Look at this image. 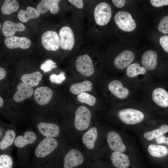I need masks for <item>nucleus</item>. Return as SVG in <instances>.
<instances>
[{"label":"nucleus","instance_id":"obj_1","mask_svg":"<svg viewBox=\"0 0 168 168\" xmlns=\"http://www.w3.org/2000/svg\"><path fill=\"white\" fill-rule=\"evenodd\" d=\"M103 86L102 94L106 102L116 104L140 98L138 91L122 76H110L105 78Z\"/></svg>","mask_w":168,"mask_h":168},{"label":"nucleus","instance_id":"obj_2","mask_svg":"<svg viewBox=\"0 0 168 168\" xmlns=\"http://www.w3.org/2000/svg\"><path fill=\"white\" fill-rule=\"evenodd\" d=\"M97 53L83 51L78 54L75 62L76 74L89 79L97 76L102 68V63L97 62L100 60Z\"/></svg>","mask_w":168,"mask_h":168},{"label":"nucleus","instance_id":"obj_3","mask_svg":"<svg viewBox=\"0 0 168 168\" xmlns=\"http://www.w3.org/2000/svg\"><path fill=\"white\" fill-rule=\"evenodd\" d=\"M122 76L138 91L143 86L154 80L145 68L137 63H132L129 65Z\"/></svg>","mask_w":168,"mask_h":168},{"label":"nucleus","instance_id":"obj_4","mask_svg":"<svg viewBox=\"0 0 168 168\" xmlns=\"http://www.w3.org/2000/svg\"><path fill=\"white\" fill-rule=\"evenodd\" d=\"M92 10L91 24L96 30L101 31L110 21L112 14L111 7L106 2H100L95 4Z\"/></svg>","mask_w":168,"mask_h":168},{"label":"nucleus","instance_id":"obj_5","mask_svg":"<svg viewBox=\"0 0 168 168\" xmlns=\"http://www.w3.org/2000/svg\"><path fill=\"white\" fill-rule=\"evenodd\" d=\"M119 120L127 125H133L139 123L145 118L143 112L136 108L126 107L119 110L117 113Z\"/></svg>","mask_w":168,"mask_h":168},{"label":"nucleus","instance_id":"obj_6","mask_svg":"<svg viewBox=\"0 0 168 168\" xmlns=\"http://www.w3.org/2000/svg\"><path fill=\"white\" fill-rule=\"evenodd\" d=\"M58 145V142L54 138H44L35 147L34 155L39 159L49 157Z\"/></svg>","mask_w":168,"mask_h":168},{"label":"nucleus","instance_id":"obj_7","mask_svg":"<svg viewBox=\"0 0 168 168\" xmlns=\"http://www.w3.org/2000/svg\"><path fill=\"white\" fill-rule=\"evenodd\" d=\"M60 47L62 49L71 51L77 43V35L69 26L62 27L59 31Z\"/></svg>","mask_w":168,"mask_h":168},{"label":"nucleus","instance_id":"obj_8","mask_svg":"<svg viewBox=\"0 0 168 168\" xmlns=\"http://www.w3.org/2000/svg\"><path fill=\"white\" fill-rule=\"evenodd\" d=\"M91 118V112L87 107L83 105L79 106L75 114L74 124L76 128L82 131L88 128Z\"/></svg>","mask_w":168,"mask_h":168},{"label":"nucleus","instance_id":"obj_9","mask_svg":"<svg viewBox=\"0 0 168 168\" xmlns=\"http://www.w3.org/2000/svg\"><path fill=\"white\" fill-rule=\"evenodd\" d=\"M114 21L118 27L124 31H133L136 26V22L131 14L127 12L121 11L117 12L114 16Z\"/></svg>","mask_w":168,"mask_h":168},{"label":"nucleus","instance_id":"obj_10","mask_svg":"<svg viewBox=\"0 0 168 168\" xmlns=\"http://www.w3.org/2000/svg\"><path fill=\"white\" fill-rule=\"evenodd\" d=\"M36 127L39 133L44 138L57 137L60 131L59 126L57 124L51 122H40L37 124Z\"/></svg>","mask_w":168,"mask_h":168},{"label":"nucleus","instance_id":"obj_11","mask_svg":"<svg viewBox=\"0 0 168 168\" xmlns=\"http://www.w3.org/2000/svg\"><path fill=\"white\" fill-rule=\"evenodd\" d=\"M41 42L43 46L46 49L56 51L60 47L59 35L55 31H47L42 35Z\"/></svg>","mask_w":168,"mask_h":168},{"label":"nucleus","instance_id":"obj_12","mask_svg":"<svg viewBox=\"0 0 168 168\" xmlns=\"http://www.w3.org/2000/svg\"><path fill=\"white\" fill-rule=\"evenodd\" d=\"M141 61L142 63L154 78L155 71L157 66V55L153 50L145 51L142 55Z\"/></svg>","mask_w":168,"mask_h":168},{"label":"nucleus","instance_id":"obj_13","mask_svg":"<svg viewBox=\"0 0 168 168\" xmlns=\"http://www.w3.org/2000/svg\"><path fill=\"white\" fill-rule=\"evenodd\" d=\"M135 55L133 52L125 50L118 55L114 58L113 64L115 68L119 70L126 69L132 63L135 59Z\"/></svg>","mask_w":168,"mask_h":168},{"label":"nucleus","instance_id":"obj_14","mask_svg":"<svg viewBox=\"0 0 168 168\" xmlns=\"http://www.w3.org/2000/svg\"><path fill=\"white\" fill-rule=\"evenodd\" d=\"M84 161V156L80 152L73 149L65 155L63 167L64 168H74L81 165Z\"/></svg>","mask_w":168,"mask_h":168},{"label":"nucleus","instance_id":"obj_15","mask_svg":"<svg viewBox=\"0 0 168 168\" xmlns=\"http://www.w3.org/2000/svg\"><path fill=\"white\" fill-rule=\"evenodd\" d=\"M4 42L6 46L9 49L19 48L22 49H26L29 48L31 44L30 40L27 37L14 35L7 37L5 39Z\"/></svg>","mask_w":168,"mask_h":168},{"label":"nucleus","instance_id":"obj_16","mask_svg":"<svg viewBox=\"0 0 168 168\" xmlns=\"http://www.w3.org/2000/svg\"><path fill=\"white\" fill-rule=\"evenodd\" d=\"M53 94V91L50 88L47 86H42L35 89L34 96L35 100L38 105L44 106L49 102Z\"/></svg>","mask_w":168,"mask_h":168},{"label":"nucleus","instance_id":"obj_17","mask_svg":"<svg viewBox=\"0 0 168 168\" xmlns=\"http://www.w3.org/2000/svg\"><path fill=\"white\" fill-rule=\"evenodd\" d=\"M37 136L35 133L31 130H28L23 135L17 136L14 144L19 149H23L29 145L34 144L37 139Z\"/></svg>","mask_w":168,"mask_h":168},{"label":"nucleus","instance_id":"obj_18","mask_svg":"<svg viewBox=\"0 0 168 168\" xmlns=\"http://www.w3.org/2000/svg\"><path fill=\"white\" fill-rule=\"evenodd\" d=\"M107 141L110 148L114 152H124L126 147L119 135L114 131L110 132L107 136Z\"/></svg>","mask_w":168,"mask_h":168},{"label":"nucleus","instance_id":"obj_19","mask_svg":"<svg viewBox=\"0 0 168 168\" xmlns=\"http://www.w3.org/2000/svg\"><path fill=\"white\" fill-rule=\"evenodd\" d=\"M33 92L34 89L31 86L21 82L17 86L16 91L13 96V99L16 102H21L31 96Z\"/></svg>","mask_w":168,"mask_h":168},{"label":"nucleus","instance_id":"obj_20","mask_svg":"<svg viewBox=\"0 0 168 168\" xmlns=\"http://www.w3.org/2000/svg\"><path fill=\"white\" fill-rule=\"evenodd\" d=\"M0 133V150L1 152L5 151L14 144L16 137L14 128H7Z\"/></svg>","mask_w":168,"mask_h":168},{"label":"nucleus","instance_id":"obj_21","mask_svg":"<svg viewBox=\"0 0 168 168\" xmlns=\"http://www.w3.org/2000/svg\"><path fill=\"white\" fill-rule=\"evenodd\" d=\"M60 0H42L38 4L36 9L41 14H43L49 10L53 14L57 13L60 9L59 4Z\"/></svg>","mask_w":168,"mask_h":168},{"label":"nucleus","instance_id":"obj_22","mask_svg":"<svg viewBox=\"0 0 168 168\" xmlns=\"http://www.w3.org/2000/svg\"><path fill=\"white\" fill-rule=\"evenodd\" d=\"M94 87V84L91 80L86 79L72 83L70 86L69 91L72 94L77 95L83 92H90Z\"/></svg>","mask_w":168,"mask_h":168},{"label":"nucleus","instance_id":"obj_23","mask_svg":"<svg viewBox=\"0 0 168 168\" xmlns=\"http://www.w3.org/2000/svg\"><path fill=\"white\" fill-rule=\"evenodd\" d=\"M25 29V26L22 23H16L10 21H6L3 24L2 30L3 35L8 37L13 36L16 31H23Z\"/></svg>","mask_w":168,"mask_h":168},{"label":"nucleus","instance_id":"obj_24","mask_svg":"<svg viewBox=\"0 0 168 168\" xmlns=\"http://www.w3.org/2000/svg\"><path fill=\"white\" fill-rule=\"evenodd\" d=\"M113 165L117 168H127L130 161L128 156L121 152H114L111 156Z\"/></svg>","mask_w":168,"mask_h":168},{"label":"nucleus","instance_id":"obj_25","mask_svg":"<svg viewBox=\"0 0 168 168\" xmlns=\"http://www.w3.org/2000/svg\"><path fill=\"white\" fill-rule=\"evenodd\" d=\"M97 136L96 128L95 127H92L83 135L82 138V142L88 149H92L94 147Z\"/></svg>","mask_w":168,"mask_h":168},{"label":"nucleus","instance_id":"obj_26","mask_svg":"<svg viewBox=\"0 0 168 168\" xmlns=\"http://www.w3.org/2000/svg\"><path fill=\"white\" fill-rule=\"evenodd\" d=\"M40 13L37 10L30 6L26 7V10H21L19 11L17 17L23 22H26L30 19L36 18L40 16Z\"/></svg>","mask_w":168,"mask_h":168},{"label":"nucleus","instance_id":"obj_27","mask_svg":"<svg viewBox=\"0 0 168 168\" xmlns=\"http://www.w3.org/2000/svg\"><path fill=\"white\" fill-rule=\"evenodd\" d=\"M42 78L41 73L36 71L30 73L25 74L22 75L21 77V81L31 86H34L38 85Z\"/></svg>","mask_w":168,"mask_h":168},{"label":"nucleus","instance_id":"obj_28","mask_svg":"<svg viewBox=\"0 0 168 168\" xmlns=\"http://www.w3.org/2000/svg\"><path fill=\"white\" fill-rule=\"evenodd\" d=\"M77 100L80 103L93 106L98 101V99L89 92H83L76 95Z\"/></svg>","mask_w":168,"mask_h":168},{"label":"nucleus","instance_id":"obj_29","mask_svg":"<svg viewBox=\"0 0 168 168\" xmlns=\"http://www.w3.org/2000/svg\"><path fill=\"white\" fill-rule=\"evenodd\" d=\"M147 150L149 154L155 157H162L168 154V148L163 145L151 144Z\"/></svg>","mask_w":168,"mask_h":168},{"label":"nucleus","instance_id":"obj_30","mask_svg":"<svg viewBox=\"0 0 168 168\" xmlns=\"http://www.w3.org/2000/svg\"><path fill=\"white\" fill-rule=\"evenodd\" d=\"M168 132V125L164 124L156 129L145 132L143 134L145 138L151 141L163 135Z\"/></svg>","mask_w":168,"mask_h":168},{"label":"nucleus","instance_id":"obj_31","mask_svg":"<svg viewBox=\"0 0 168 168\" xmlns=\"http://www.w3.org/2000/svg\"><path fill=\"white\" fill-rule=\"evenodd\" d=\"M19 5L15 0H5L1 8L2 13L8 15L16 12L18 9Z\"/></svg>","mask_w":168,"mask_h":168},{"label":"nucleus","instance_id":"obj_32","mask_svg":"<svg viewBox=\"0 0 168 168\" xmlns=\"http://www.w3.org/2000/svg\"><path fill=\"white\" fill-rule=\"evenodd\" d=\"M13 165V159L10 155L4 152L1 153L0 168H12Z\"/></svg>","mask_w":168,"mask_h":168},{"label":"nucleus","instance_id":"obj_33","mask_svg":"<svg viewBox=\"0 0 168 168\" xmlns=\"http://www.w3.org/2000/svg\"><path fill=\"white\" fill-rule=\"evenodd\" d=\"M65 74V73L62 71L60 72L58 75L52 74L50 76L49 80L53 83L57 84H61L66 79Z\"/></svg>","mask_w":168,"mask_h":168},{"label":"nucleus","instance_id":"obj_34","mask_svg":"<svg viewBox=\"0 0 168 168\" xmlns=\"http://www.w3.org/2000/svg\"><path fill=\"white\" fill-rule=\"evenodd\" d=\"M57 67L56 63L52 60L48 59L45 61L40 66V68L44 73L51 71L53 68Z\"/></svg>","mask_w":168,"mask_h":168},{"label":"nucleus","instance_id":"obj_35","mask_svg":"<svg viewBox=\"0 0 168 168\" xmlns=\"http://www.w3.org/2000/svg\"><path fill=\"white\" fill-rule=\"evenodd\" d=\"M157 28L159 31L163 34L168 33V15L165 16L161 19Z\"/></svg>","mask_w":168,"mask_h":168},{"label":"nucleus","instance_id":"obj_36","mask_svg":"<svg viewBox=\"0 0 168 168\" xmlns=\"http://www.w3.org/2000/svg\"><path fill=\"white\" fill-rule=\"evenodd\" d=\"M159 43L163 49L168 53V35L161 36L159 39Z\"/></svg>","mask_w":168,"mask_h":168},{"label":"nucleus","instance_id":"obj_37","mask_svg":"<svg viewBox=\"0 0 168 168\" xmlns=\"http://www.w3.org/2000/svg\"><path fill=\"white\" fill-rule=\"evenodd\" d=\"M150 2L152 5L156 7L168 5V0H151Z\"/></svg>","mask_w":168,"mask_h":168},{"label":"nucleus","instance_id":"obj_38","mask_svg":"<svg viewBox=\"0 0 168 168\" xmlns=\"http://www.w3.org/2000/svg\"><path fill=\"white\" fill-rule=\"evenodd\" d=\"M68 2L77 8L81 9L84 7L83 1L82 0H68Z\"/></svg>","mask_w":168,"mask_h":168},{"label":"nucleus","instance_id":"obj_39","mask_svg":"<svg viewBox=\"0 0 168 168\" xmlns=\"http://www.w3.org/2000/svg\"><path fill=\"white\" fill-rule=\"evenodd\" d=\"M156 141L157 144H165L168 146V137H166L164 135L156 138Z\"/></svg>","mask_w":168,"mask_h":168},{"label":"nucleus","instance_id":"obj_40","mask_svg":"<svg viewBox=\"0 0 168 168\" xmlns=\"http://www.w3.org/2000/svg\"><path fill=\"white\" fill-rule=\"evenodd\" d=\"M125 0H112L111 2L116 7L120 8L123 7L125 5Z\"/></svg>","mask_w":168,"mask_h":168},{"label":"nucleus","instance_id":"obj_41","mask_svg":"<svg viewBox=\"0 0 168 168\" xmlns=\"http://www.w3.org/2000/svg\"><path fill=\"white\" fill-rule=\"evenodd\" d=\"M6 74L5 70L2 68H0V80L3 79L6 76Z\"/></svg>","mask_w":168,"mask_h":168},{"label":"nucleus","instance_id":"obj_42","mask_svg":"<svg viewBox=\"0 0 168 168\" xmlns=\"http://www.w3.org/2000/svg\"><path fill=\"white\" fill-rule=\"evenodd\" d=\"M4 104V100L2 97L0 96V107L1 108L2 107Z\"/></svg>","mask_w":168,"mask_h":168},{"label":"nucleus","instance_id":"obj_43","mask_svg":"<svg viewBox=\"0 0 168 168\" xmlns=\"http://www.w3.org/2000/svg\"><path fill=\"white\" fill-rule=\"evenodd\" d=\"M0 28H1V24H0Z\"/></svg>","mask_w":168,"mask_h":168}]
</instances>
